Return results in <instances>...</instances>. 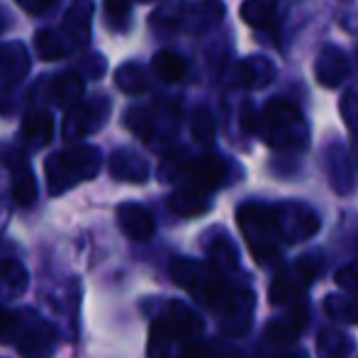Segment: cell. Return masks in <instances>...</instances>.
Segmentation results:
<instances>
[{"mask_svg": "<svg viewBox=\"0 0 358 358\" xmlns=\"http://www.w3.org/2000/svg\"><path fill=\"white\" fill-rule=\"evenodd\" d=\"M256 132L278 151H300L310 142V129L300 108L285 98L268 100L256 117Z\"/></svg>", "mask_w": 358, "mask_h": 358, "instance_id": "1", "label": "cell"}, {"mask_svg": "<svg viewBox=\"0 0 358 358\" xmlns=\"http://www.w3.org/2000/svg\"><path fill=\"white\" fill-rule=\"evenodd\" d=\"M236 224L246 239L251 256L256 264L273 266L280 259V231L275 224V213L271 205L261 203H244L236 210Z\"/></svg>", "mask_w": 358, "mask_h": 358, "instance_id": "2", "label": "cell"}, {"mask_svg": "<svg viewBox=\"0 0 358 358\" xmlns=\"http://www.w3.org/2000/svg\"><path fill=\"white\" fill-rule=\"evenodd\" d=\"M171 275H173V280L180 287L193 292L195 300H200L203 305L213 307L217 312L222 310V305H224L231 292V287L227 285V275L215 271L210 264L176 259L173 264H171Z\"/></svg>", "mask_w": 358, "mask_h": 358, "instance_id": "3", "label": "cell"}, {"mask_svg": "<svg viewBox=\"0 0 358 358\" xmlns=\"http://www.w3.org/2000/svg\"><path fill=\"white\" fill-rule=\"evenodd\" d=\"M98 164L100 154L93 146H78V149L62 151V154L52 156L47 161L49 190L52 193H64L69 185L80 183V180L98 173Z\"/></svg>", "mask_w": 358, "mask_h": 358, "instance_id": "4", "label": "cell"}, {"mask_svg": "<svg viewBox=\"0 0 358 358\" xmlns=\"http://www.w3.org/2000/svg\"><path fill=\"white\" fill-rule=\"evenodd\" d=\"M322 273V259L315 254H307L302 259H297L295 264L285 266L283 271H278L268 287V300L271 305H295L297 297H302V292L307 290L315 278Z\"/></svg>", "mask_w": 358, "mask_h": 358, "instance_id": "5", "label": "cell"}, {"mask_svg": "<svg viewBox=\"0 0 358 358\" xmlns=\"http://www.w3.org/2000/svg\"><path fill=\"white\" fill-rule=\"evenodd\" d=\"M275 224H278L280 239L287 244L305 241L320 231V217L315 210H310L302 203H280L273 205Z\"/></svg>", "mask_w": 358, "mask_h": 358, "instance_id": "6", "label": "cell"}, {"mask_svg": "<svg viewBox=\"0 0 358 358\" xmlns=\"http://www.w3.org/2000/svg\"><path fill=\"white\" fill-rule=\"evenodd\" d=\"M256 310V297L246 287H236L229 292L227 302L222 305V331L227 336H244L251 329V320H254Z\"/></svg>", "mask_w": 358, "mask_h": 358, "instance_id": "7", "label": "cell"}, {"mask_svg": "<svg viewBox=\"0 0 358 358\" xmlns=\"http://www.w3.org/2000/svg\"><path fill=\"white\" fill-rule=\"evenodd\" d=\"M307 305L305 302H295L290 305V310L285 312L283 317L273 320L268 327L264 329V349H283V346L292 344V341L300 336V331L307 327Z\"/></svg>", "mask_w": 358, "mask_h": 358, "instance_id": "8", "label": "cell"}, {"mask_svg": "<svg viewBox=\"0 0 358 358\" xmlns=\"http://www.w3.org/2000/svg\"><path fill=\"white\" fill-rule=\"evenodd\" d=\"M188 178V188H195L200 193H210V190L220 188L227 178V164L220 156L205 154L198 159H188L183 166V173Z\"/></svg>", "mask_w": 358, "mask_h": 358, "instance_id": "9", "label": "cell"}, {"mask_svg": "<svg viewBox=\"0 0 358 358\" xmlns=\"http://www.w3.org/2000/svg\"><path fill=\"white\" fill-rule=\"evenodd\" d=\"M315 76L324 88H336L344 83V78L349 76V59L339 47H322V52L317 54L315 62Z\"/></svg>", "mask_w": 358, "mask_h": 358, "instance_id": "10", "label": "cell"}, {"mask_svg": "<svg viewBox=\"0 0 358 358\" xmlns=\"http://www.w3.org/2000/svg\"><path fill=\"white\" fill-rule=\"evenodd\" d=\"M327 169H329V180H331V188L336 193L346 195L351 193L354 188V180H356V164L354 159L349 156V151L344 149L341 144H331L329 151H327Z\"/></svg>", "mask_w": 358, "mask_h": 358, "instance_id": "11", "label": "cell"}, {"mask_svg": "<svg viewBox=\"0 0 358 358\" xmlns=\"http://www.w3.org/2000/svg\"><path fill=\"white\" fill-rule=\"evenodd\" d=\"M273 78H275V69L268 59L251 57L236 64L231 83L239 85V88H266Z\"/></svg>", "mask_w": 358, "mask_h": 358, "instance_id": "12", "label": "cell"}, {"mask_svg": "<svg viewBox=\"0 0 358 358\" xmlns=\"http://www.w3.org/2000/svg\"><path fill=\"white\" fill-rule=\"evenodd\" d=\"M164 322L173 339H195L203 331V320L183 302H171L166 307Z\"/></svg>", "mask_w": 358, "mask_h": 358, "instance_id": "13", "label": "cell"}, {"mask_svg": "<svg viewBox=\"0 0 358 358\" xmlns=\"http://www.w3.org/2000/svg\"><path fill=\"white\" fill-rule=\"evenodd\" d=\"M29 69V59L22 44H3L0 47V90L13 88L24 78Z\"/></svg>", "mask_w": 358, "mask_h": 358, "instance_id": "14", "label": "cell"}, {"mask_svg": "<svg viewBox=\"0 0 358 358\" xmlns=\"http://www.w3.org/2000/svg\"><path fill=\"white\" fill-rule=\"evenodd\" d=\"M105 120V113H95L93 103H78L71 108V113L64 120V137L76 139L83 137V134L93 132L100 122Z\"/></svg>", "mask_w": 358, "mask_h": 358, "instance_id": "15", "label": "cell"}, {"mask_svg": "<svg viewBox=\"0 0 358 358\" xmlns=\"http://www.w3.org/2000/svg\"><path fill=\"white\" fill-rule=\"evenodd\" d=\"M188 17L190 32H208L217 22L224 17V5L220 0H203V3H193L188 10H180V20Z\"/></svg>", "mask_w": 358, "mask_h": 358, "instance_id": "16", "label": "cell"}, {"mask_svg": "<svg viewBox=\"0 0 358 358\" xmlns=\"http://www.w3.org/2000/svg\"><path fill=\"white\" fill-rule=\"evenodd\" d=\"M117 222H120V227H122L124 234L132 236V239H137V241H144L154 234V220H151V215L146 213L144 208H139V205H129V203L120 205Z\"/></svg>", "mask_w": 358, "mask_h": 358, "instance_id": "17", "label": "cell"}, {"mask_svg": "<svg viewBox=\"0 0 358 358\" xmlns=\"http://www.w3.org/2000/svg\"><path fill=\"white\" fill-rule=\"evenodd\" d=\"M354 354V341L346 331L336 327H324L317 336V356L320 358H349Z\"/></svg>", "mask_w": 358, "mask_h": 358, "instance_id": "18", "label": "cell"}, {"mask_svg": "<svg viewBox=\"0 0 358 358\" xmlns=\"http://www.w3.org/2000/svg\"><path fill=\"white\" fill-rule=\"evenodd\" d=\"M90 15H93V5L88 0H76L73 8L64 17V32L73 39V44L83 47L88 42L90 34Z\"/></svg>", "mask_w": 358, "mask_h": 358, "instance_id": "19", "label": "cell"}, {"mask_svg": "<svg viewBox=\"0 0 358 358\" xmlns=\"http://www.w3.org/2000/svg\"><path fill=\"white\" fill-rule=\"evenodd\" d=\"M241 20L251 27H273L278 22V0H244Z\"/></svg>", "mask_w": 358, "mask_h": 358, "instance_id": "20", "label": "cell"}, {"mask_svg": "<svg viewBox=\"0 0 358 358\" xmlns=\"http://www.w3.org/2000/svg\"><path fill=\"white\" fill-rule=\"evenodd\" d=\"M110 169H113V176L120 180H132V183H142L149 176V169H146L144 159L132 151H117L110 161Z\"/></svg>", "mask_w": 358, "mask_h": 358, "instance_id": "21", "label": "cell"}, {"mask_svg": "<svg viewBox=\"0 0 358 358\" xmlns=\"http://www.w3.org/2000/svg\"><path fill=\"white\" fill-rule=\"evenodd\" d=\"M169 208L180 217H195L208 213L210 203H208V193H200L195 188H183L176 190L169 200Z\"/></svg>", "mask_w": 358, "mask_h": 358, "instance_id": "22", "label": "cell"}, {"mask_svg": "<svg viewBox=\"0 0 358 358\" xmlns=\"http://www.w3.org/2000/svg\"><path fill=\"white\" fill-rule=\"evenodd\" d=\"M80 93H83V78L78 73H64L54 80L49 98L59 108H71V105H78Z\"/></svg>", "mask_w": 358, "mask_h": 358, "instance_id": "23", "label": "cell"}, {"mask_svg": "<svg viewBox=\"0 0 358 358\" xmlns=\"http://www.w3.org/2000/svg\"><path fill=\"white\" fill-rule=\"evenodd\" d=\"M208 256H210V266L215 271H220L222 275L234 273L239 259H236V249L231 246V241L227 236H217L213 244L208 246Z\"/></svg>", "mask_w": 358, "mask_h": 358, "instance_id": "24", "label": "cell"}, {"mask_svg": "<svg viewBox=\"0 0 358 358\" xmlns=\"http://www.w3.org/2000/svg\"><path fill=\"white\" fill-rule=\"evenodd\" d=\"M151 69H154V73L164 83H178V80H183L185 71H188L185 62L173 52H159L154 57V62H151Z\"/></svg>", "mask_w": 358, "mask_h": 358, "instance_id": "25", "label": "cell"}, {"mask_svg": "<svg viewBox=\"0 0 358 358\" xmlns=\"http://www.w3.org/2000/svg\"><path fill=\"white\" fill-rule=\"evenodd\" d=\"M52 132H54V122L47 113H32L22 122V137L32 146H44L52 139Z\"/></svg>", "mask_w": 358, "mask_h": 358, "instance_id": "26", "label": "cell"}, {"mask_svg": "<svg viewBox=\"0 0 358 358\" xmlns=\"http://www.w3.org/2000/svg\"><path fill=\"white\" fill-rule=\"evenodd\" d=\"M324 312L336 322L358 324V300L351 295H329L324 300Z\"/></svg>", "mask_w": 358, "mask_h": 358, "instance_id": "27", "label": "cell"}, {"mask_svg": "<svg viewBox=\"0 0 358 358\" xmlns=\"http://www.w3.org/2000/svg\"><path fill=\"white\" fill-rule=\"evenodd\" d=\"M341 117H344V124L349 129L351 137V154H354V164L358 166V93L356 90H349V93L341 95Z\"/></svg>", "mask_w": 358, "mask_h": 358, "instance_id": "28", "label": "cell"}, {"mask_svg": "<svg viewBox=\"0 0 358 358\" xmlns=\"http://www.w3.org/2000/svg\"><path fill=\"white\" fill-rule=\"evenodd\" d=\"M117 85L127 93H144L149 88V78L139 64H124L117 71Z\"/></svg>", "mask_w": 358, "mask_h": 358, "instance_id": "29", "label": "cell"}, {"mask_svg": "<svg viewBox=\"0 0 358 358\" xmlns=\"http://www.w3.org/2000/svg\"><path fill=\"white\" fill-rule=\"evenodd\" d=\"M190 132L198 144H213L215 142V120L208 108H198L193 113V122H190Z\"/></svg>", "mask_w": 358, "mask_h": 358, "instance_id": "30", "label": "cell"}, {"mask_svg": "<svg viewBox=\"0 0 358 358\" xmlns=\"http://www.w3.org/2000/svg\"><path fill=\"white\" fill-rule=\"evenodd\" d=\"M34 47H37L39 57H42L44 62H57V59H62L64 54H66L62 39H59L57 34L47 32V29H42V32L37 34V39H34Z\"/></svg>", "mask_w": 358, "mask_h": 358, "instance_id": "31", "label": "cell"}, {"mask_svg": "<svg viewBox=\"0 0 358 358\" xmlns=\"http://www.w3.org/2000/svg\"><path fill=\"white\" fill-rule=\"evenodd\" d=\"M171 331L164 320H156L151 327V344H149V358H166L171 349Z\"/></svg>", "mask_w": 358, "mask_h": 358, "instance_id": "32", "label": "cell"}, {"mask_svg": "<svg viewBox=\"0 0 358 358\" xmlns=\"http://www.w3.org/2000/svg\"><path fill=\"white\" fill-rule=\"evenodd\" d=\"M13 195L20 205H29L34 198H37V185H34V178L27 169L20 171V176L15 178V185H13Z\"/></svg>", "mask_w": 358, "mask_h": 358, "instance_id": "33", "label": "cell"}, {"mask_svg": "<svg viewBox=\"0 0 358 358\" xmlns=\"http://www.w3.org/2000/svg\"><path fill=\"white\" fill-rule=\"evenodd\" d=\"M336 285L358 297V261H351L336 271Z\"/></svg>", "mask_w": 358, "mask_h": 358, "instance_id": "34", "label": "cell"}, {"mask_svg": "<svg viewBox=\"0 0 358 358\" xmlns=\"http://www.w3.org/2000/svg\"><path fill=\"white\" fill-rule=\"evenodd\" d=\"M127 124L142 139H149L151 137V115L144 113V110H132V113H129V117H127Z\"/></svg>", "mask_w": 358, "mask_h": 358, "instance_id": "35", "label": "cell"}, {"mask_svg": "<svg viewBox=\"0 0 358 358\" xmlns=\"http://www.w3.org/2000/svg\"><path fill=\"white\" fill-rule=\"evenodd\" d=\"M24 273L17 264H0V283H8L10 292H20L24 287V280H13V275Z\"/></svg>", "mask_w": 358, "mask_h": 358, "instance_id": "36", "label": "cell"}, {"mask_svg": "<svg viewBox=\"0 0 358 358\" xmlns=\"http://www.w3.org/2000/svg\"><path fill=\"white\" fill-rule=\"evenodd\" d=\"M15 329V315L5 307H0V341H8V336Z\"/></svg>", "mask_w": 358, "mask_h": 358, "instance_id": "37", "label": "cell"}, {"mask_svg": "<svg viewBox=\"0 0 358 358\" xmlns=\"http://www.w3.org/2000/svg\"><path fill=\"white\" fill-rule=\"evenodd\" d=\"M105 10H108L110 17H127L129 0H105Z\"/></svg>", "mask_w": 358, "mask_h": 358, "instance_id": "38", "label": "cell"}, {"mask_svg": "<svg viewBox=\"0 0 358 358\" xmlns=\"http://www.w3.org/2000/svg\"><path fill=\"white\" fill-rule=\"evenodd\" d=\"M20 8L27 10V13H44V10H49L52 5H57V0H17Z\"/></svg>", "mask_w": 358, "mask_h": 358, "instance_id": "39", "label": "cell"}, {"mask_svg": "<svg viewBox=\"0 0 358 358\" xmlns=\"http://www.w3.org/2000/svg\"><path fill=\"white\" fill-rule=\"evenodd\" d=\"M254 105L251 103H244V113H241V127L246 129V132H254L256 129V122H254Z\"/></svg>", "mask_w": 358, "mask_h": 358, "instance_id": "40", "label": "cell"}, {"mask_svg": "<svg viewBox=\"0 0 358 358\" xmlns=\"http://www.w3.org/2000/svg\"><path fill=\"white\" fill-rule=\"evenodd\" d=\"M273 358H310V356L302 349H297V351H285V354H275Z\"/></svg>", "mask_w": 358, "mask_h": 358, "instance_id": "41", "label": "cell"}]
</instances>
